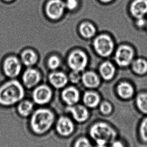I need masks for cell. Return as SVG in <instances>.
Wrapping results in <instances>:
<instances>
[{"mask_svg": "<svg viewBox=\"0 0 147 147\" xmlns=\"http://www.w3.org/2000/svg\"><path fill=\"white\" fill-rule=\"evenodd\" d=\"M29 117V128L33 134L38 136L49 133L55 126L57 120L55 112L46 107L35 109Z\"/></svg>", "mask_w": 147, "mask_h": 147, "instance_id": "cell-1", "label": "cell"}, {"mask_svg": "<svg viewBox=\"0 0 147 147\" xmlns=\"http://www.w3.org/2000/svg\"><path fill=\"white\" fill-rule=\"evenodd\" d=\"M25 96L24 86L17 80L9 81L0 86V106L9 107L16 105Z\"/></svg>", "mask_w": 147, "mask_h": 147, "instance_id": "cell-2", "label": "cell"}, {"mask_svg": "<svg viewBox=\"0 0 147 147\" xmlns=\"http://www.w3.org/2000/svg\"><path fill=\"white\" fill-rule=\"evenodd\" d=\"M90 135L96 145H107L115 140L117 133L110 125L99 122L92 125L90 129Z\"/></svg>", "mask_w": 147, "mask_h": 147, "instance_id": "cell-3", "label": "cell"}, {"mask_svg": "<svg viewBox=\"0 0 147 147\" xmlns=\"http://www.w3.org/2000/svg\"><path fill=\"white\" fill-rule=\"evenodd\" d=\"M31 98L35 104L39 106H45L51 102L53 98V92L49 86L41 84L34 88Z\"/></svg>", "mask_w": 147, "mask_h": 147, "instance_id": "cell-4", "label": "cell"}, {"mask_svg": "<svg viewBox=\"0 0 147 147\" xmlns=\"http://www.w3.org/2000/svg\"><path fill=\"white\" fill-rule=\"evenodd\" d=\"M54 127L57 134L62 138L71 136L75 129L73 121L69 117L63 115L57 119Z\"/></svg>", "mask_w": 147, "mask_h": 147, "instance_id": "cell-5", "label": "cell"}, {"mask_svg": "<svg viewBox=\"0 0 147 147\" xmlns=\"http://www.w3.org/2000/svg\"><path fill=\"white\" fill-rule=\"evenodd\" d=\"M94 47L97 53L102 57H107L111 55L113 49V43L110 37L102 35L94 40Z\"/></svg>", "mask_w": 147, "mask_h": 147, "instance_id": "cell-6", "label": "cell"}, {"mask_svg": "<svg viewBox=\"0 0 147 147\" xmlns=\"http://www.w3.org/2000/svg\"><path fill=\"white\" fill-rule=\"evenodd\" d=\"M88 63L86 54L83 51H76L72 52L68 58L69 67L74 71L80 72L85 68Z\"/></svg>", "mask_w": 147, "mask_h": 147, "instance_id": "cell-7", "label": "cell"}, {"mask_svg": "<svg viewBox=\"0 0 147 147\" xmlns=\"http://www.w3.org/2000/svg\"><path fill=\"white\" fill-rule=\"evenodd\" d=\"M65 4L61 0H51L46 7L47 16L52 20H57L63 14Z\"/></svg>", "mask_w": 147, "mask_h": 147, "instance_id": "cell-8", "label": "cell"}, {"mask_svg": "<svg viewBox=\"0 0 147 147\" xmlns=\"http://www.w3.org/2000/svg\"><path fill=\"white\" fill-rule=\"evenodd\" d=\"M21 70V64L17 57H10L5 61L4 71L7 77L11 78H15L19 75Z\"/></svg>", "mask_w": 147, "mask_h": 147, "instance_id": "cell-9", "label": "cell"}, {"mask_svg": "<svg viewBox=\"0 0 147 147\" xmlns=\"http://www.w3.org/2000/svg\"><path fill=\"white\" fill-rule=\"evenodd\" d=\"M62 101L67 106L78 104L80 100V94L79 90L73 86L63 88L61 94Z\"/></svg>", "mask_w": 147, "mask_h": 147, "instance_id": "cell-10", "label": "cell"}, {"mask_svg": "<svg viewBox=\"0 0 147 147\" xmlns=\"http://www.w3.org/2000/svg\"><path fill=\"white\" fill-rule=\"evenodd\" d=\"M66 111L71 115L74 120L78 123H83L88 119L89 111L86 106L81 104H75L67 106Z\"/></svg>", "mask_w": 147, "mask_h": 147, "instance_id": "cell-11", "label": "cell"}, {"mask_svg": "<svg viewBox=\"0 0 147 147\" xmlns=\"http://www.w3.org/2000/svg\"><path fill=\"white\" fill-rule=\"evenodd\" d=\"M133 57V49L128 46L123 45L117 50L115 54V61L119 65L125 67L131 63Z\"/></svg>", "mask_w": 147, "mask_h": 147, "instance_id": "cell-12", "label": "cell"}, {"mask_svg": "<svg viewBox=\"0 0 147 147\" xmlns=\"http://www.w3.org/2000/svg\"><path fill=\"white\" fill-rule=\"evenodd\" d=\"M41 76L39 72L33 69H26L22 76L23 86L27 89L34 88L39 84Z\"/></svg>", "mask_w": 147, "mask_h": 147, "instance_id": "cell-13", "label": "cell"}, {"mask_svg": "<svg viewBox=\"0 0 147 147\" xmlns=\"http://www.w3.org/2000/svg\"><path fill=\"white\" fill-rule=\"evenodd\" d=\"M34 103L32 100L24 98L17 104V113L23 118L29 117L34 111Z\"/></svg>", "mask_w": 147, "mask_h": 147, "instance_id": "cell-14", "label": "cell"}, {"mask_svg": "<svg viewBox=\"0 0 147 147\" xmlns=\"http://www.w3.org/2000/svg\"><path fill=\"white\" fill-rule=\"evenodd\" d=\"M49 79L51 86L57 89L65 88L69 80L65 74L59 71H55L51 74Z\"/></svg>", "mask_w": 147, "mask_h": 147, "instance_id": "cell-15", "label": "cell"}, {"mask_svg": "<svg viewBox=\"0 0 147 147\" xmlns=\"http://www.w3.org/2000/svg\"><path fill=\"white\" fill-rule=\"evenodd\" d=\"M131 11L137 18L143 17L147 13V0H135L131 4Z\"/></svg>", "mask_w": 147, "mask_h": 147, "instance_id": "cell-16", "label": "cell"}, {"mask_svg": "<svg viewBox=\"0 0 147 147\" xmlns=\"http://www.w3.org/2000/svg\"><path fill=\"white\" fill-rule=\"evenodd\" d=\"M83 100L85 106L95 108L100 104V97L96 92L87 91L84 94Z\"/></svg>", "mask_w": 147, "mask_h": 147, "instance_id": "cell-17", "label": "cell"}, {"mask_svg": "<svg viewBox=\"0 0 147 147\" xmlns=\"http://www.w3.org/2000/svg\"><path fill=\"white\" fill-rule=\"evenodd\" d=\"M82 80L84 85L88 88H96L100 84V80L98 76L91 71L84 74L82 77Z\"/></svg>", "mask_w": 147, "mask_h": 147, "instance_id": "cell-18", "label": "cell"}, {"mask_svg": "<svg viewBox=\"0 0 147 147\" xmlns=\"http://www.w3.org/2000/svg\"><path fill=\"white\" fill-rule=\"evenodd\" d=\"M117 91L121 98L125 99H129L133 96L134 90L131 84L126 82L121 83L117 86Z\"/></svg>", "mask_w": 147, "mask_h": 147, "instance_id": "cell-19", "label": "cell"}, {"mask_svg": "<svg viewBox=\"0 0 147 147\" xmlns=\"http://www.w3.org/2000/svg\"><path fill=\"white\" fill-rule=\"evenodd\" d=\"M100 72L102 78L105 80H109L115 75V69L112 63L106 61L100 66Z\"/></svg>", "mask_w": 147, "mask_h": 147, "instance_id": "cell-20", "label": "cell"}, {"mask_svg": "<svg viewBox=\"0 0 147 147\" xmlns=\"http://www.w3.org/2000/svg\"><path fill=\"white\" fill-rule=\"evenodd\" d=\"M21 60L25 65L30 67L36 63L37 56L35 52L32 51L26 50L22 53Z\"/></svg>", "mask_w": 147, "mask_h": 147, "instance_id": "cell-21", "label": "cell"}, {"mask_svg": "<svg viewBox=\"0 0 147 147\" xmlns=\"http://www.w3.org/2000/svg\"><path fill=\"white\" fill-rule=\"evenodd\" d=\"M81 34L85 38H91L94 36L96 30L93 25L89 23H84L80 27Z\"/></svg>", "mask_w": 147, "mask_h": 147, "instance_id": "cell-22", "label": "cell"}, {"mask_svg": "<svg viewBox=\"0 0 147 147\" xmlns=\"http://www.w3.org/2000/svg\"><path fill=\"white\" fill-rule=\"evenodd\" d=\"M136 104L142 113L147 114V93L139 94L136 98Z\"/></svg>", "mask_w": 147, "mask_h": 147, "instance_id": "cell-23", "label": "cell"}, {"mask_svg": "<svg viewBox=\"0 0 147 147\" xmlns=\"http://www.w3.org/2000/svg\"><path fill=\"white\" fill-rule=\"evenodd\" d=\"M133 68L136 73L140 75L144 74L147 71V62L144 59H137L134 62Z\"/></svg>", "mask_w": 147, "mask_h": 147, "instance_id": "cell-24", "label": "cell"}, {"mask_svg": "<svg viewBox=\"0 0 147 147\" xmlns=\"http://www.w3.org/2000/svg\"><path fill=\"white\" fill-rule=\"evenodd\" d=\"M73 147H95L90 141L84 137H80L77 139L74 144Z\"/></svg>", "mask_w": 147, "mask_h": 147, "instance_id": "cell-25", "label": "cell"}, {"mask_svg": "<svg viewBox=\"0 0 147 147\" xmlns=\"http://www.w3.org/2000/svg\"><path fill=\"white\" fill-rule=\"evenodd\" d=\"M140 134L143 141L147 142V117L141 122L140 127Z\"/></svg>", "mask_w": 147, "mask_h": 147, "instance_id": "cell-26", "label": "cell"}, {"mask_svg": "<svg viewBox=\"0 0 147 147\" xmlns=\"http://www.w3.org/2000/svg\"><path fill=\"white\" fill-rule=\"evenodd\" d=\"M100 110L103 114L109 115L113 111V106L109 102L103 101L100 103Z\"/></svg>", "mask_w": 147, "mask_h": 147, "instance_id": "cell-27", "label": "cell"}, {"mask_svg": "<svg viewBox=\"0 0 147 147\" xmlns=\"http://www.w3.org/2000/svg\"><path fill=\"white\" fill-rule=\"evenodd\" d=\"M61 61L57 56L53 55L49 58L48 61V65L51 69H55L59 67Z\"/></svg>", "mask_w": 147, "mask_h": 147, "instance_id": "cell-28", "label": "cell"}, {"mask_svg": "<svg viewBox=\"0 0 147 147\" xmlns=\"http://www.w3.org/2000/svg\"><path fill=\"white\" fill-rule=\"evenodd\" d=\"M81 75H80V72L79 71H74L71 73L69 74V79L71 82L73 83H77L79 82L81 79Z\"/></svg>", "mask_w": 147, "mask_h": 147, "instance_id": "cell-29", "label": "cell"}, {"mask_svg": "<svg viewBox=\"0 0 147 147\" xmlns=\"http://www.w3.org/2000/svg\"><path fill=\"white\" fill-rule=\"evenodd\" d=\"M65 6L67 9L69 10H73L78 6V2L77 0H67Z\"/></svg>", "mask_w": 147, "mask_h": 147, "instance_id": "cell-30", "label": "cell"}, {"mask_svg": "<svg viewBox=\"0 0 147 147\" xmlns=\"http://www.w3.org/2000/svg\"><path fill=\"white\" fill-rule=\"evenodd\" d=\"M110 147H125L122 142L119 140H114L111 143Z\"/></svg>", "mask_w": 147, "mask_h": 147, "instance_id": "cell-31", "label": "cell"}, {"mask_svg": "<svg viewBox=\"0 0 147 147\" xmlns=\"http://www.w3.org/2000/svg\"><path fill=\"white\" fill-rule=\"evenodd\" d=\"M137 24L139 27L144 26L146 24V21L143 17L139 18L137 20Z\"/></svg>", "mask_w": 147, "mask_h": 147, "instance_id": "cell-32", "label": "cell"}, {"mask_svg": "<svg viewBox=\"0 0 147 147\" xmlns=\"http://www.w3.org/2000/svg\"><path fill=\"white\" fill-rule=\"evenodd\" d=\"M101 1H102L104 3H108L110 1H111L112 0H100Z\"/></svg>", "mask_w": 147, "mask_h": 147, "instance_id": "cell-33", "label": "cell"}, {"mask_svg": "<svg viewBox=\"0 0 147 147\" xmlns=\"http://www.w3.org/2000/svg\"><path fill=\"white\" fill-rule=\"evenodd\" d=\"M5 1H11L12 0H5Z\"/></svg>", "mask_w": 147, "mask_h": 147, "instance_id": "cell-34", "label": "cell"}]
</instances>
